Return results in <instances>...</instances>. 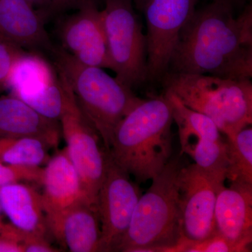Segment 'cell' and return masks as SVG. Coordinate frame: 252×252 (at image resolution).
I'll use <instances>...</instances> for the list:
<instances>
[{
  "label": "cell",
  "instance_id": "obj_29",
  "mask_svg": "<svg viewBox=\"0 0 252 252\" xmlns=\"http://www.w3.org/2000/svg\"><path fill=\"white\" fill-rule=\"evenodd\" d=\"M27 1L33 7L35 8L37 11H39L44 6L45 0H27Z\"/></svg>",
  "mask_w": 252,
  "mask_h": 252
},
{
  "label": "cell",
  "instance_id": "obj_24",
  "mask_svg": "<svg viewBox=\"0 0 252 252\" xmlns=\"http://www.w3.org/2000/svg\"><path fill=\"white\" fill-rule=\"evenodd\" d=\"M172 252H239L238 248L218 233L201 241L181 240Z\"/></svg>",
  "mask_w": 252,
  "mask_h": 252
},
{
  "label": "cell",
  "instance_id": "obj_30",
  "mask_svg": "<svg viewBox=\"0 0 252 252\" xmlns=\"http://www.w3.org/2000/svg\"><path fill=\"white\" fill-rule=\"evenodd\" d=\"M132 1H133L135 7L137 8L139 11H142L146 0H132Z\"/></svg>",
  "mask_w": 252,
  "mask_h": 252
},
{
  "label": "cell",
  "instance_id": "obj_21",
  "mask_svg": "<svg viewBox=\"0 0 252 252\" xmlns=\"http://www.w3.org/2000/svg\"><path fill=\"white\" fill-rule=\"evenodd\" d=\"M225 178L230 183L252 185V128L245 127L227 138Z\"/></svg>",
  "mask_w": 252,
  "mask_h": 252
},
{
  "label": "cell",
  "instance_id": "obj_10",
  "mask_svg": "<svg viewBox=\"0 0 252 252\" xmlns=\"http://www.w3.org/2000/svg\"><path fill=\"white\" fill-rule=\"evenodd\" d=\"M225 181L203 171L195 163L182 167L179 183L181 240L201 241L215 233L217 194Z\"/></svg>",
  "mask_w": 252,
  "mask_h": 252
},
{
  "label": "cell",
  "instance_id": "obj_20",
  "mask_svg": "<svg viewBox=\"0 0 252 252\" xmlns=\"http://www.w3.org/2000/svg\"><path fill=\"white\" fill-rule=\"evenodd\" d=\"M51 147L31 137H0V162L20 166L41 167L49 161Z\"/></svg>",
  "mask_w": 252,
  "mask_h": 252
},
{
  "label": "cell",
  "instance_id": "obj_6",
  "mask_svg": "<svg viewBox=\"0 0 252 252\" xmlns=\"http://www.w3.org/2000/svg\"><path fill=\"white\" fill-rule=\"evenodd\" d=\"M102 18L111 70L128 87L148 81L147 36L132 0H104Z\"/></svg>",
  "mask_w": 252,
  "mask_h": 252
},
{
  "label": "cell",
  "instance_id": "obj_14",
  "mask_svg": "<svg viewBox=\"0 0 252 252\" xmlns=\"http://www.w3.org/2000/svg\"><path fill=\"white\" fill-rule=\"evenodd\" d=\"M45 22L27 0H0V36L23 49L54 51Z\"/></svg>",
  "mask_w": 252,
  "mask_h": 252
},
{
  "label": "cell",
  "instance_id": "obj_27",
  "mask_svg": "<svg viewBox=\"0 0 252 252\" xmlns=\"http://www.w3.org/2000/svg\"><path fill=\"white\" fill-rule=\"evenodd\" d=\"M27 233L11 223H3L0 228V252H24Z\"/></svg>",
  "mask_w": 252,
  "mask_h": 252
},
{
  "label": "cell",
  "instance_id": "obj_18",
  "mask_svg": "<svg viewBox=\"0 0 252 252\" xmlns=\"http://www.w3.org/2000/svg\"><path fill=\"white\" fill-rule=\"evenodd\" d=\"M56 68L34 51H26L18 60L6 89L22 100L39 94L59 80Z\"/></svg>",
  "mask_w": 252,
  "mask_h": 252
},
{
  "label": "cell",
  "instance_id": "obj_15",
  "mask_svg": "<svg viewBox=\"0 0 252 252\" xmlns=\"http://www.w3.org/2000/svg\"><path fill=\"white\" fill-rule=\"evenodd\" d=\"M41 187V199L46 220L83 200L90 202L86 197L77 169L65 149L50 158L44 167Z\"/></svg>",
  "mask_w": 252,
  "mask_h": 252
},
{
  "label": "cell",
  "instance_id": "obj_26",
  "mask_svg": "<svg viewBox=\"0 0 252 252\" xmlns=\"http://www.w3.org/2000/svg\"><path fill=\"white\" fill-rule=\"evenodd\" d=\"M104 0H45L39 11L45 20L62 14L69 10H78L89 5L99 6Z\"/></svg>",
  "mask_w": 252,
  "mask_h": 252
},
{
  "label": "cell",
  "instance_id": "obj_23",
  "mask_svg": "<svg viewBox=\"0 0 252 252\" xmlns=\"http://www.w3.org/2000/svg\"><path fill=\"white\" fill-rule=\"evenodd\" d=\"M44 167L20 166L0 162V187L24 182L41 186Z\"/></svg>",
  "mask_w": 252,
  "mask_h": 252
},
{
  "label": "cell",
  "instance_id": "obj_19",
  "mask_svg": "<svg viewBox=\"0 0 252 252\" xmlns=\"http://www.w3.org/2000/svg\"><path fill=\"white\" fill-rule=\"evenodd\" d=\"M171 106L174 122L178 127L182 154L192 140H221L220 132L210 117L189 108L170 93L164 92Z\"/></svg>",
  "mask_w": 252,
  "mask_h": 252
},
{
  "label": "cell",
  "instance_id": "obj_28",
  "mask_svg": "<svg viewBox=\"0 0 252 252\" xmlns=\"http://www.w3.org/2000/svg\"><path fill=\"white\" fill-rule=\"evenodd\" d=\"M212 1H220L224 4L230 5L233 9L243 6L248 0H212Z\"/></svg>",
  "mask_w": 252,
  "mask_h": 252
},
{
  "label": "cell",
  "instance_id": "obj_2",
  "mask_svg": "<svg viewBox=\"0 0 252 252\" xmlns=\"http://www.w3.org/2000/svg\"><path fill=\"white\" fill-rule=\"evenodd\" d=\"M171 106L165 94L142 99L119 123L109 154L137 183L152 180L172 157Z\"/></svg>",
  "mask_w": 252,
  "mask_h": 252
},
{
  "label": "cell",
  "instance_id": "obj_25",
  "mask_svg": "<svg viewBox=\"0 0 252 252\" xmlns=\"http://www.w3.org/2000/svg\"><path fill=\"white\" fill-rule=\"evenodd\" d=\"M25 52V49L0 36V91L6 89L13 68Z\"/></svg>",
  "mask_w": 252,
  "mask_h": 252
},
{
  "label": "cell",
  "instance_id": "obj_7",
  "mask_svg": "<svg viewBox=\"0 0 252 252\" xmlns=\"http://www.w3.org/2000/svg\"><path fill=\"white\" fill-rule=\"evenodd\" d=\"M59 75L65 95L59 119L65 149L79 173L86 197L97 207V195L108 165L109 151L81 110L67 81Z\"/></svg>",
  "mask_w": 252,
  "mask_h": 252
},
{
  "label": "cell",
  "instance_id": "obj_3",
  "mask_svg": "<svg viewBox=\"0 0 252 252\" xmlns=\"http://www.w3.org/2000/svg\"><path fill=\"white\" fill-rule=\"evenodd\" d=\"M182 155L172 157L142 194L117 252H172L182 240L179 183Z\"/></svg>",
  "mask_w": 252,
  "mask_h": 252
},
{
  "label": "cell",
  "instance_id": "obj_22",
  "mask_svg": "<svg viewBox=\"0 0 252 252\" xmlns=\"http://www.w3.org/2000/svg\"><path fill=\"white\" fill-rule=\"evenodd\" d=\"M193 159L195 165L214 177L226 180V142L198 140L189 144L182 152Z\"/></svg>",
  "mask_w": 252,
  "mask_h": 252
},
{
  "label": "cell",
  "instance_id": "obj_31",
  "mask_svg": "<svg viewBox=\"0 0 252 252\" xmlns=\"http://www.w3.org/2000/svg\"><path fill=\"white\" fill-rule=\"evenodd\" d=\"M1 208H0V228H1V225H2V221H1Z\"/></svg>",
  "mask_w": 252,
  "mask_h": 252
},
{
  "label": "cell",
  "instance_id": "obj_1",
  "mask_svg": "<svg viewBox=\"0 0 252 252\" xmlns=\"http://www.w3.org/2000/svg\"><path fill=\"white\" fill-rule=\"evenodd\" d=\"M234 10L217 1L195 10L179 34L168 71L251 79L252 4L237 16Z\"/></svg>",
  "mask_w": 252,
  "mask_h": 252
},
{
  "label": "cell",
  "instance_id": "obj_8",
  "mask_svg": "<svg viewBox=\"0 0 252 252\" xmlns=\"http://www.w3.org/2000/svg\"><path fill=\"white\" fill-rule=\"evenodd\" d=\"M198 0H146L148 80L160 81L168 71L182 28L196 10Z\"/></svg>",
  "mask_w": 252,
  "mask_h": 252
},
{
  "label": "cell",
  "instance_id": "obj_4",
  "mask_svg": "<svg viewBox=\"0 0 252 252\" xmlns=\"http://www.w3.org/2000/svg\"><path fill=\"white\" fill-rule=\"evenodd\" d=\"M160 81L164 92L173 94L187 107L210 117L227 138L252 125L250 79L168 71Z\"/></svg>",
  "mask_w": 252,
  "mask_h": 252
},
{
  "label": "cell",
  "instance_id": "obj_9",
  "mask_svg": "<svg viewBox=\"0 0 252 252\" xmlns=\"http://www.w3.org/2000/svg\"><path fill=\"white\" fill-rule=\"evenodd\" d=\"M141 195L138 185L109 154L107 172L97 200L101 224L99 252H117Z\"/></svg>",
  "mask_w": 252,
  "mask_h": 252
},
{
  "label": "cell",
  "instance_id": "obj_11",
  "mask_svg": "<svg viewBox=\"0 0 252 252\" xmlns=\"http://www.w3.org/2000/svg\"><path fill=\"white\" fill-rule=\"evenodd\" d=\"M58 35L63 50L82 64L111 69L102 10L89 5L60 21Z\"/></svg>",
  "mask_w": 252,
  "mask_h": 252
},
{
  "label": "cell",
  "instance_id": "obj_12",
  "mask_svg": "<svg viewBox=\"0 0 252 252\" xmlns=\"http://www.w3.org/2000/svg\"><path fill=\"white\" fill-rule=\"evenodd\" d=\"M215 232L234 245L239 252H250L252 241V185L230 183L217 194Z\"/></svg>",
  "mask_w": 252,
  "mask_h": 252
},
{
  "label": "cell",
  "instance_id": "obj_17",
  "mask_svg": "<svg viewBox=\"0 0 252 252\" xmlns=\"http://www.w3.org/2000/svg\"><path fill=\"white\" fill-rule=\"evenodd\" d=\"M0 208L19 229L43 235L49 232L41 193L28 183L0 187Z\"/></svg>",
  "mask_w": 252,
  "mask_h": 252
},
{
  "label": "cell",
  "instance_id": "obj_5",
  "mask_svg": "<svg viewBox=\"0 0 252 252\" xmlns=\"http://www.w3.org/2000/svg\"><path fill=\"white\" fill-rule=\"evenodd\" d=\"M55 65L67 81L78 104L109 150L114 131L142 99L104 69L82 64L62 48H55Z\"/></svg>",
  "mask_w": 252,
  "mask_h": 252
},
{
  "label": "cell",
  "instance_id": "obj_13",
  "mask_svg": "<svg viewBox=\"0 0 252 252\" xmlns=\"http://www.w3.org/2000/svg\"><path fill=\"white\" fill-rule=\"evenodd\" d=\"M46 220L49 233L69 252H99L98 212L88 200L79 202Z\"/></svg>",
  "mask_w": 252,
  "mask_h": 252
},
{
  "label": "cell",
  "instance_id": "obj_16",
  "mask_svg": "<svg viewBox=\"0 0 252 252\" xmlns=\"http://www.w3.org/2000/svg\"><path fill=\"white\" fill-rule=\"evenodd\" d=\"M61 129L59 121L41 115L22 99L0 95V137H31L57 147Z\"/></svg>",
  "mask_w": 252,
  "mask_h": 252
}]
</instances>
